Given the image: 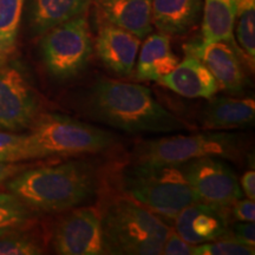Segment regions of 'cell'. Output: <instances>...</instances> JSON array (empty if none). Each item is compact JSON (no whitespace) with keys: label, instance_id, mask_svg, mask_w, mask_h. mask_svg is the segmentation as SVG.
<instances>
[{"label":"cell","instance_id":"obj_1","mask_svg":"<svg viewBox=\"0 0 255 255\" xmlns=\"http://www.w3.org/2000/svg\"><path fill=\"white\" fill-rule=\"evenodd\" d=\"M88 108L96 120L130 133H165L190 126L165 109L143 85L101 78L92 85Z\"/></svg>","mask_w":255,"mask_h":255},{"label":"cell","instance_id":"obj_2","mask_svg":"<svg viewBox=\"0 0 255 255\" xmlns=\"http://www.w3.org/2000/svg\"><path fill=\"white\" fill-rule=\"evenodd\" d=\"M97 177L90 164L70 161L24 169L9 177L6 188L36 212H66L94 195Z\"/></svg>","mask_w":255,"mask_h":255},{"label":"cell","instance_id":"obj_3","mask_svg":"<svg viewBox=\"0 0 255 255\" xmlns=\"http://www.w3.org/2000/svg\"><path fill=\"white\" fill-rule=\"evenodd\" d=\"M121 188L127 197L170 221L187 206L200 201L181 164L136 161L123 170Z\"/></svg>","mask_w":255,"mask_h":255},{"label":"cell","instance_id":"obj_4","mask_svg":"<svg viewBox=\"0 0 255 255\" xmlns=\"http://www.w3.org/2000/svg\"><path fill=\"white\" fill-rule=\"evenodd\" d=\"M104 253L159 255L170 227L154 213L129 199L119 197L101 213Z\"/></svg>","mask_w":255,"mask_h":255},{"label":"cell","instance_id":"obj_5","mask_svg":"<svg viewBox=\"0 0 255 255\" xmlns=\"http://www.w3.org/2000/svg\"><path fill=\"white\" fill-rule=\"evenodd\" d=\"M26 138L33 159L95 154L109 149L115 141L107 130L62 114L38 115Z\"/></svg>","mask_w":255,"mask_h":255},{"label":"cell","instance_id":"obj_6","mask_svg":"<svg viewBox=\"0 0 255 255\" xmlns=\"http://www.w3.org/2000/svg\"><path fill=\"white\" fill-rule=\"evenodd\" d=\"M240 136L231 132L208 131L145 139L135 146L136 161L183 164L191 159L214 156L235 158L241 154Z\"/></svg>","mask_w":255,"mask_h":255},{"label":"cell","instance_id":"obj_7","mask_svg":"<svg viewBox=\"0 0 255 255\" xmlns=\"http://www.w3.org/2000/svg\"><path fill=\"white\" fill-rule=\"evenodd\" d=\"M43 34L41 56L51 76L69 79L87 68L94 44L85 15L70 19Z\"/></svg>","mask_w":255,"mask_h":255},{"label":"cell","instance_id":"obj_8","mask_svg":"<svg viewBox=\"0 0 255 255\" xmlns=\"http://www.w3.org/2000/svg\"><path fill=\"white\" fill-rule=\"evenodd\" d=\"M181 165L202 202L227 208L244 195L237 174L221 157L205 156Z\"/></svg>","mask_w":255,"mask_h":255},{"label":"cell","instance_id":"obj_9","mask_svg":"<svg viewBox=\"0 0 255 255\" xmlns=\"http://www.w3.org/2000/svg\"><path fill=\"white\" fill-rule=\"evenodd\" d=\"M39 102L20 70L0 64V130L19 132L37 119Z\"/></svg>","mask_w":255,"mask_h":255},{"label":"cell","instance_id":"obj_10","mask_svg":"<svg viewBox=\"0 0 255 255\" xmlns=\"http://www.w3.org/2000/svg\"><path fill=\"white\" fill-rule=\"evenodd\" d=\"M55 229L53 248L62 255L104 254L101 213L94 207H75Z\"/></svg>","mask_w":255,"mask_h":255},{"label":"cell","instance_id":"obj_11","mask_svg":"<svg viewBox=\"0 0 255 255\" xmlns=\"http://www.w3.org/2000/svg\"><path fill=\"white\" fill-rule=\"evenodd\" d=\"M174 221L177 234L194 246L229 234L226 208L202 201L183 208Z\"/></svg>","mask_w":255,"mask_h":255},{"label":"cell","instance_id":"obj_12","mask_svg":"<svg viewBox=\"0 0 255 255\" xmlns=\"http://www.w3.org/2000/svg\"><path fill=\"white\" fill-rule=\"evenodd\" d=\"M213 73L220 88L232 94H240L246 84V75L238 56V47L226 41L210 44L194 43L186 46Z\"/></svg>","mask_w":255,"mask_h":255},{"label":"cell","instance_id":"obj_13","mask_svg":"<svg viewBox=\"0 0 255 255\" xmlns=\"http://www.w3.org/2000/svg\"><path fill=\"white\" fill-rule=\"evenodd\" d=\"M141 38L116 25L105 23L98 30L96 51L105 68L115 75L129 76L136 65Z\"/></svg>","mask_w":255,"mask_h":255},{"label":"cell","instance_id":"obj_14","mask_svg":"<svg viewBox=\"0 0 255 255\" xmlns=\"http://www.w3.org/2000/svg\"><path fill=\"white\" fill-rule=\"evenodd\" d=\"M175 94L186 98L210 100L218 94L220 85L213 73L194 53L187 52L173 71L157 82Z\"/></svg>","mask_w":255,"mask_h":255},{"label":"cell","instance_id":"obj_15","mask_svg":"<svg viewBox=\"0 0 255 255\" xmlns=\"http://www.w3.org/2000/svg\"><path fill=\"white\" fill-rule=\"evenodd\" d=\"M107 23L131 32L141 39L151 33V0H92Z\"/></svg>","mask_w":255,"mask_h":255},{"label":"cell","instance_id":"obj_16","mask_svg":"<svg viewBox=\"0 0 255 255\" xmlns=\"http://www.w3.org/2000/svg\"><path fill=\"white\" fill-rule=\"evenodd\" d=\"M200 119L208 130L251 127L255 121V101L253 98L213 97L203 107Z\"/></svg>","mask_w":255,"mask_h":255},{"label":"cell","instance_id":"obj_17","mask_svg":"<svg viewBox=\"0 0 255 255\" xmlns=\"http://www.w3.org/2000/svg\"><path fill=\"white\" fill-rule=\"evenodd\" d=\"M178 62V57L171 50L170 36L162 32L148 34L138 51L136 78L158 82L173 71Z\"/></svg>","mask_w":255,"mask_h":255},{"label":"cell","instance_id":"obj_18","mask_svg":"<svg viewBox=\"0 0 255 255\" xmlns=\"http://www.w3.org/2000/svg\"><path fill=\"white\" fill-rule=\"evenodd\" d=\"M201 0H151V24L168 36L187 33L196 24Z\"/></svg>","mask_w":255,"mask_h":255},{"label":"cell","instance_id":"obj_19","mask_svg":"<svg viewBox=\"0 0 255 255\" xmlns=\"http://www.w3.org/2000/svg\"><path fill=\"white\" fill-rule=\"evenodd\" d=\"M202 44L226 41L235 45L237 0H203Z\"/></svg>","mask_w":255,"mask_h":255},{"label":"cell","instance_id":"obj_20","mask_svg":"<svg viewBox=\"0 0 255 255\" xmlns=\"http://www.w3.org/2000/svg\"><path fill=\"white\" fill-rule=\"evenodd\" d=\"M91 0H33L31 25L38 34L84 14Z\"/></svg>","mask_w":255,"mask_h":255},{"label":"cell","instance_id":"obj_21","mask_svg":"<svg viewBox=\"0 0 255 255\" xmlns=\"http://www.w3.org/2000/svg\"><path fill=\"white\" fill-rule=\"evenodd\" d=\"M25 0H0V64L5 63L17 45Z\"/></svg>","mask_w":255,"mask_h":255},{"label":"cell","instance_id":"obj_22","mask_svg":"<svg viewBox=\"0 0 255 255\" xmlns=\"http://www.w3.org/2000/svg\"><path fill=\"white\" fill-rule=\"evenodd\" d=\"M34 222L33 210L12 193H0V237L24 231Z\"/></svg>","mask_w":255,"mask_h":255},{"label":"cell","instance_id":"obj_23","mask_svg":"<svg viewBox=\"0 0 255 255\" xmlns=\"http://www.w3.org/2000/svg\"><path fill=\"white\" fill-rule=\"evenodd\" d=\"M237 39L254 69L255 60V0H237Z\"/></svg>","mask_w":255,"mask_h":255},{"label":"cell","instance_id":"obj_24","mask_svg":"<svg viewBox=\"0 0 255 255\" xmlns=\"http://www.w3.org/2000/svg\"><path fill=\"white\" fill-rule=\"evenodd\" d=\"M26 159H33L28 148L26 133L0 130V162L18 163Z\"/></svg>","mask_w":255,"mask_h":255},{"label":"cell","instance_id":"obj_25","mask_svg":"<svg viewBox=\"0 0 255 255\" xmlns=\"http://www.w3.org/2000/svg\"><path fill=\"white\" fill-rule=\"evenodd\" d=\"M44 253L40 242L23 231L0 237V255H38Z\"/></svg>","mask_w":255,"mask_h":255},{"label":"cell","instance_id":"obj_26","mask_svg":"<svg viewBox=\"0 0 255 255\" xmlns=\"http://www.w3.org/2000/svg\"><path fill=\"white\" fill-rule=\"evenodd\" d=\"M254 253L255 247L242 244L227 234L214 241L196 245L193 255H253Z\"/></svg>","mask_w":255,"mask_h":255},{"label":"cell","instance_id":"obj_27","mask_svg":"<svg viewBox=\"0 0 255 255\" xmlns=\"http://www.w3.org/2000/svg\"><path fill=\"white\" fill-rule=\"evenodd\" d=\"M195 246L187 242L175 229H170L162 246L163 255H193Z\"/></svg>","mask_w":255,"mask_h":255},{"label":"cell","instance_id":"obj_28","mask_svg":"<svg viewBox=\"0 0 255 255\" xmlns=\"http://www.w3.org/2000/svg\"><path fill=\"white\" fill-rule=\"evenodd\" d=\"M233 215L238 221L254 222L255 221V203L251 199H239L233 203Z\"/></svg>","mask_w":255,"mask_h":255},{"label":"cell","instance_id":"obj_29","mask_svg":"<svg viewBox=\"0 0 255 255\" xmlns=\"http://www.w3.org/2000/svg\"><path fill=\"white\" fill-rule=\"evenodd\" d=\"M232 237L235 240L248 245V246H255V226L254 222H241L239 221L233 226Z\"/></svg>","mask_w":255,"mask_h":255},{"label":"cell","instance_id":"obj_30","mask_svg":"<svg viewBox=\"0 0 255 255\" xmlns=\"http://www.w3.org/2000/svg\"><path fill=\"white\" fill-rule=\"evenodd\" d=\"M240 187L242 188V194L246 195L247 199H255V171L250 169L242 175L240 180Z\"/></svg>","mask_w":255,"mask_h":255},{"label":"cell","instance_id":"obj_31","mask_svg":"<svg viewBox=\"0 0 255 255\" xmlns=\"http://www.w3.org/2000/svg\"><path fill=\"white\" fill-rule=\"evenodd\" d=\"M24 169L25 167H23V165H17L15 163H1L0 162V180L4 182L9 177L14 176L15 174L20 173Z\"/></svg>","mask_w":255,"mask_h":255},{"label":"cell","instance_id":"obj_32","mask_svg":"<svg viewBox=\"0 0 255 255\" xmlns=\"http://www.w3.org/2000/svg\"><path fill=\"white\" fill-rule=\"evenodd\" d=\"M1 182H2V181H1V180H0V183H1Z\"/></svg>","mask_w":255,"mask_h":255}]
</instances>
